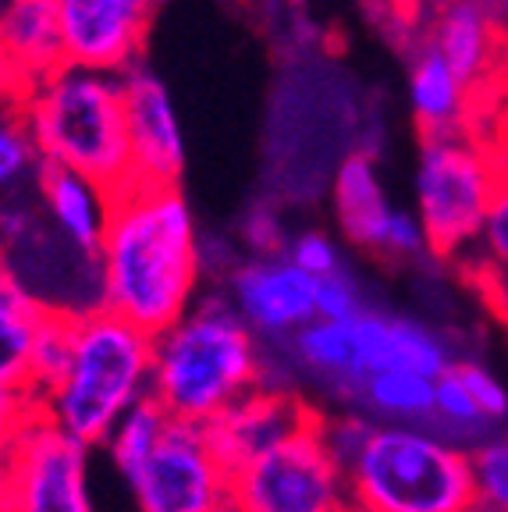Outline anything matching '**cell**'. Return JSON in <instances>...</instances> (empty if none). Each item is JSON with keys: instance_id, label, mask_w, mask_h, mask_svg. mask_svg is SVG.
Masks as SVG:
<instances>
[{"instance_id": "d6a6232c", "label": "cell", "mask_w": 508, "mask_h": 512, "mask_svg": "<svg viewBox=\"0 0 508 512\" xmlns=\"http://www.w3.org/2000/svg\"><path fill=\"white\" fill-rule=\"evenodd\" d=\"M491 4V11H494V18L501 22V29L508 32V0H487Z\"/></svg>"}, {"instance_id": "9c48e42d", "label": "cell", "mask_w": 508, "mask_h": 512, "mask_svg": "<svg viewBox=\"0 0 508 512\" xmlns=\"http://www.w3.org/2000/svg\"><path fill=\"white\" fill-rule=\"evenodd\" d=\"M8 512H96L89 445L32 406L8 438Z\"/></svg>"}, {"instance_id": "ac0fdd59", "label": "cell", "mask_w": 508, "mask_h": 512, "mask_svg": "<svg viewBox=\"0 0 508 512\" xmlns=\"http://www.w3.org/2000/svg\"><path fill=\"white\" fill-rule=\"evenodd\" d=\"M327 196H331V214L342 239L349 246L363 249V253L381 256V246L388 239L391 224H395L398 207L388 200V192H384L377 153L352 150L334 168Z\"/></svg>"}, {"instance_id": "f546056e", "label": "cell", "mask_w": 508, "mask_h": 512, "mask_svg": "<svg viewBox=\"0 0 508 512\" xmlns=\"http://www.w3.org/2000/svg\"><path fill=\"white\" fill-rule=\"evenodd\" d=\"M285 253L292 256L302 271L313 274V278H324V274L345 267L342 246L327 232H320V228H302V232H295L292 239H288Z\"/></svg>"}, {"instance_id": "484cf974", "label": "cell", "mask_w": 508, "mask_h": 512, "mask_svg": "<svg viewBox=\"0 0 508 512\" xmlns=\"http://www.w3.org/2000/svg\"><path fill=\"white\" fill-rule=\"evenodd\" d=\"M72 317L75 313H54L47 310L32 342V360H29V395L36 399L47 392L50 384L61 377L68 352H72Z\"/></svg>"}, {"instance_id": "7c38bea8", "label": "cell", "mask_w": 508, "mask_h": 512, "mask_svg": "<svg viewBox=\"0 0 508 512\" xmlns=\"http://www.w3.org/2000/svg\"><path fill=\"white\" fill-rule=\"evenodd\" d=\"M132 182L178 185L185 171V132L175 96L153 68L135 61L121 72Z\"/></svg>"}, {"instance_id": "7a4b0ae2", "label": "cell", "mask_w": 508, "mask_h": 512, "mask_svg": "<svg viewBox=\"0 0 508 512\" xmlns=\"http://www.w3.org/2000/svg\"><path fill=\"white\" fill-rule=\"evenodd\" d=\"M256 384H263V342L221 288H203L175 324L153 335L150 395L175 420L210 424Z\"/></svg>"}, {"instance_id": "e0dca14e", "label": "cell", "mask_w": 508, "mask_h": 512, "mask_svg": "<svg viewBox=\"0 0 508 512\" xmlns=\"http://www.w3.org/2000/svg\"><path fill=\"white\" fill-rule=\"evenodd\" d=\"M68 61L57 0H4L0 8V100L18 104Z\"/></svg>"}, {"instance_id": "277c9868", "label": "cell", "mask_w": 508, "mask_h": 512, "mask_svg": "<svg viewBox=\"0 0 508 512\" xmlns=\"http://www.w3.org/2000/svg\"><path fill=\"white\" fill-rule=\"evenodd\" d=\"M43 164L72 168L111 192L132 182L121 72L64 61L18 100Z\"/></svg>"}, {"instance_id": "603a6c76", "label": "cell", "mask_w": 508, "mask_h": 512, "mask_svg": "<svg viewBox=\"0 0 508 512\" xmlns=\"http://www.w3.org/2000/svg\"><path fill=\"white\" fill-rule=\"evenodd\" d=\"M349 409H363L377 424H427L434 409V377L416 370H374Z\"/></svg>"}, {"instance_id": "5b68a950", "label": "cell", "mask_w": 508, "mask_h": 512, "mask_svg": "<svg viewBox=\"0 0 508 512\" xmlns=\"http://www.w3.org/2000/svg\"><path fill=\"white\" fill-rule=\"evenodd\" d=\"M349 505L356 512H473L469 448L430 424H374L345 463Z\"/></svg>"}, {"instance_id": "5bb4252c", "label": "cell", "mask_w": 508, "mask_h": 512, "mask_svg": "<svg viewBox=\"0 0 508 512\" xmlns=\"http://www.w3.org/2000/svg\"><path fill=\"white\" fill-rule=\"evenodd\" d=\"M423 43L445 57L477 96L508 79V32L487 0H445L423 15Z\"/></svg>"}, {"instance_id": "f1b7e54d", "label": "cell", "mask_w": 508, "mask_h": 512, "mask_svg": "<svg viewBox=\"0 0 508 512\" xmlns=\"http://www.w3.org/2000/svg\"><path fill=\"white\" fill-rule=\"evenodd\" d=\"M370 306L363 281L349 271V264L317 278V317H349Z\"/></svg>"}, {"instance_id": "52a82bcc", "label": "cell", "mask_w": 508, "mask_h": 512, "mask_svg": "<svg viewBox=\"0 0 508 512\" xmlns=\"http://www.w3.org/2000/svg\"><path fill=\"white\" fill-rule=\"evenodd\" d=\"M0 264L43 310L86 313L104 306L100 256L57 232L36 189L0 200Z\"/></svg>"}, {"instance_id": "83f0119b", "label": "cell", "mask_w": 508, "mask_h": 512, "mask_svg": "<svg viewBox=\"0 0 508 512\" xmlns=\"http://www.w3.org/2000/svg\"><path fill=\"white\" fill-rule=\"evenodd\" d=\"M239 246L249 256H267V253H285L288 246V224H285V207L278 200H263L256 207H249L239 221V232H235Z\"/></svg>"}, {"instance_id": "30bf717a", "label": "cell", "mask_w": 508, "mask_h": 512, "mask_svg": "<svg viewBox=\"0 0 508 512\" xmlns=\"http://www.w3.org/2000/svg\"><path fill=\"white\" fill-rule=\"evenodd\" d=\"M125 480L139 512H231V466L192 420L171 416L157 448Z\"/></svg>"}, {"instance_id": "d590c367", "label": "cell", "mask_w": 508, "mask_h": 512, "mask_svg": "<svg viewBox=\"0 0 508 512\" xmlns=\"http://www.w3.org/2000/svg\"><path fill=\"white\" fill-rule=\"evenodd\" d=\"M0 8H4V0H0Z\"/></svg>"}, {"instance_id": "9a60e30c", "label": "cell", "mask_w": 508, "mask_h": 512, "mask_svg": "<svg viewBox=\"0 0 508 512\" xmlns=\"http://www.w3.org/2000/svg\"><path fill=\"white\" fill-rule=\"evenodd\" d=\"M317 416L320 409L295 388L256 384L253 392L239 395L228 409H221L203 427H207L210 441H214L217 456L235 470V466L249 463L253 456L274 448L278 441H285L288 434H295Z\"/></svg>"}, {"instance_id": "4dcf8cb0", "label": "cell", "mask_w": 508, "mask_h": 512, "mask_svg": "<svg viewBox=\"0 0 508 512\" xmlns=\"http://www.w3.org/2000/svg\"><path fill=\"white\" fill-rule=\"evenodd\" d=\"M36 406L29 392H15V388H0V445H8L15 427L25 420V413Z\"/></svg>"}, {"instance_id": "3957f363", "label": "cell", "mask_w": 508, "mask_h": 512, "mask_svg": "<svg viewBox=\"0 0 508 512\" xmlns=\"http://www.w3.org/2000/svg\"><path fill=\"white\" fill-rule=\"evenodd\" d=\"M153 331L96 306L72 317V352L61 377L36 395V409L57 427L100 448L125 409L150 395Z\"/></svg>"}, {"instance_id": "8992f818", "label": "cell", "mask_w": 508, "mask_h": 512, "mask_svg": "<svg viewBox=\"0 0 508 512\" xmlns=\"http://www.w3.org/2000/svg\"><path fill=\"white\" fill-rule=\"evenodd\" d=\"M501 168L505 157L473 128L423 136L413 171V200L434 260L459 264L473 249Z\"/></svg>"}, {"instance_id": "4fadbf2b", "label": "cell", "mask_w": 508, "mask_h": 512, "mask_svg": "<svg viewBox=\"0 0 508 512\" xmlns=\"http://www.w3.org/2000/svg\"><path fill=\"white\" fill-rule=\"evenodd\" d=\"M160 0H57L68 61L125 72L143 57Z\"/></svg>"}, {"instance_id": "6da1fadb", "label": "cell", "mask_w": 508, "mask_h": 512, "mask_svg": "<svg viewBox=\"0 0 508 512\" xmlns=\"http://www.w3.org/2000/svg\"><path fill=\"white\" fill-rule=\"evenodd\" d=\"M199 235L178 185H121L96 253L107 310L153 335L175 324L207 285Z\"/></svg>"}, {"instance_id": "836d02e7", "label": "cell", "mask_w": 508, "mask_h": 512, "mask_svg": "<svg viewBox=\"0 0 508 512\" xmlns=\"http://www.w3.org/2000/svg\"><path fill=\"white\" fill-rule=\"evenodd\" d=\"M345 512H356V509H345Z\"/></svg>"}, {"instance_id": "ffe728a7", "label": "cell", "mask_w": 508, "mask_h": 512, "mask_svg": "<svg viewBox=\"0 0 508 512\" xmlns=\"http://www.w3.org/2000/svg\"><path fill=\"white\" fill-rule=\"evenodd\" d=\"M36 196H40L43 214H47V221L54 224L57 232L68 235L75 246L100 253V242H104L107 221H111V203H114V192L107 185L82 175V171L43 164L40 182H36Z\"/></svg>"}, {"instance_id": "44dd1931", "label": "cell", "mask_w": 508, "mask_h": 512, "mask_svg": "<svg viewBox=\"0 0 508 512\" xmlns=\"http://www.w3.org/2000/svg\"><path fill=\"white\" fill-rule=\"evenodd\" d=\"M43 313L47 310L0 264V388L29 392L32 342H36Z\"/></svg>"}, {"instance_id": "1f68e13d", "label": "cell", "mask_w": 508, "mask_h": 512, "mask_svg": "<svg viewBox=\"0 0 508 512\" xmlns=\"http://www.w3.org/2000/svg\"><path fill=\"white\" fill-rule=\"evenodd\" d=\"M0 512H8V448L0 445Z\"/></svg>"}, {"instance_id": "cb8c5ba5", "label": "cell", "mask_w": 508, "mask_h": 512, "mask_svg": "<svg viewBox=\"0 0 508 512\" xmlns=\"http://www.w3.org/2000/svg\"><path fill=\"white\" fill-rule=\"evenodd\" d=\"M40 171L43 157L25 128L22 111L11 100H0V200L36 189Z\"/></svg>"}, {"instance_id": "8fae6325", "label": "cell", "mask_w": 508, "mask_h": 512, "mask_svg": "<svg viewBox=\"0 0 508 512\" xmlns=\"http://www.w3.org/2000/svg\"><path fill=\"white\" fill-rule=\"evenodd\" d=\"M224 296L263 345H281L317 317V278L288 253L242 256L221 281Z\"/></svg>"}, {"instance_id": "7402d4cb", "label": "cell", "mask_w": 508, "mask_h": 512, "mask_svg": "<svg viewBox=\"0 0 508 512\" xmlns=\"http://www.w3.org/2000/svg\"><path fill=\"white\" fill-rule=\"evenodd\" d=\"M459 267H466V274L477 281L480 292L494 303V310L508 320V160L494 185L477 242L459 260Z\"/></svg>"}, {"instance_id": "d4e9b609", "label": "cell", "mask_w": 508, "mask_h": 512, "mask_svg": "<svg viewBox=\"0 0 508 512\" xmlns=\"http://www.w3.org/2000/svg\"><path fill=\"white\" fill-rule=\"evenodd\" d=\"M167 420H171V416H167V409L160 406L153 395H146L143 402H135L132 409L121 413V420L111 427V434H107V441H104L107 456L118 466L121 477H128V473L157 448V441L164 438V431H167Z\"/></svg>"}, {"instance_id": "4316f807", "label": "cell", "mask_w": 508, "mask_h": 512, "mask_svg": "<svg viewBox=\"0 0 508 512\" xmlns=\"http://www.w3.org/2000/svg\"><path fill=\"white\" fill-rule=\"evenodd\" d=\"M469 466L477 509L508 512V431L491 434L477 448H469Z\"/></svg>"}, {"instance_id": "2e32d148", "label": "cell", "mask_w": 508, "mask_h": 512, "mask_svg": "<svg viewBox=\"0 0 508 512\" xmlns=\"http://www.w3.org/2000/svg\"><path fill=\"white\" fill-rule=\"evenodd\" d=\"M430 427L462 448H477L491 434L508 431V384L487 363L455 356L434 377Z\"/></svg>"}, {"instance_id": "d6986e66", "label": "cell", "mask_w": 508, "mask_h": 512, "mask_svg": "<svg viewBox=\"0 0 508 512\" xmlns=\"http://www.w3.org/2000/svg\"><path fill=\"white\" fill-rule=\"evenodd\" d=\"M405 104L423 136L473 128L477 93L455 72L445 57L420 40L409 47V72H405Z\"/></svg>"}, {"instance_id": "ba28073f", "label": "cell", "mask_w": 508, "mask_h": 512, "mask_svg": "<svg viewBox=\"0 0 508 512\" xmlns=\"http://www.w3.org/2000/svg\"><path fill=\"white\" fill-rule=\"evenodd\" d=\"M349 480L320 416L231 470V512H345Z\"/></svg>"}, {"instance_id": "e575fe53", "label": "cell", "mask_w": 508, "mask_h": 512, "mask_svg": "<svg viewBox=\"0 0 508 512\" xmlns=\"http://www.w3.org/2000/svg\"><path fill=\"white\" fill-rule=\"evenodd\" d=\"M473 512H484V509H473Z\"/></svg>"}]
</instances>
